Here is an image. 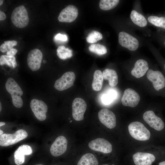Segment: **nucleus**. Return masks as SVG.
I'll return each instance as SVG.
<instances>
[{
  "label": "nucleus",
  "mask_w": 165,
  "mask_h": 165,
  "mask_svg": "<svg viewBox=\"0 0 165 165\" xmlns=\"http://www.w3.org/2000/svg\"><path fill=\"white\" fill-rule=\"evenodd\" d=\"M5 87L7 91L11 95L13 105L17 108L22 107L23 101L21 96L23 93L17 83L13 79L9 78L6 81Z\"/></svg>",
  "instance_id": "1"
},
{
  "label": "nucleus",
  "mask_w": 165,
  "mask_h": 165,
  "mask_svg": "<svg viewBox=\"0 0 165 165\" xmlns=\"http://www.w3.org/2000/svg\"><path fill=\"white\" fill-rule=\"evenodd\" d=\"M11 19L12 23L17 27L23 28L26 27L29 23V18L24 6H20L14 9L12 13Z\"/></svg>",
  "instance_id": "2"
},
{
  "label": "nucleus",
  "mask_w": 165,
  "mask_h": 165,
  "mask_svg": "<svg viewBox=\"0 0 165 165\" xmlns=\"http://www.w3.org/2000/svg\"><path fill=\"white\" fill-rule=\"evenodd\" d=\"M128 128L130 134L135 139L145 141L148 140L150 138V131L141 122H132L129 125Z\"/></svg>",
  "instance_id": "3"
},
{
  "label": "nucleus",
  "mask_w": 165,
  "mask_h": 165,
  "mask_svg": "<svg viewBox=\"0 0 165 165\" xmlns=\"http://www.w3.org/2000/svg\"><path fill=\"white\" fill-rule=\"evenodd\" d=\"M28 136L27 132L20 129L13 134H3L0 136V145L6 147L17 143L26 138Z\"/></svg>",
  "instance_id": "4"
},
{
  "label": "nucleus",
  "mask_w": 165,
  "mask_h": 165,
  "mask_svg": "<svg viewBox=\"0 0 165 165\" xmlns=\"http://www.w3.org/2000/svg\"><path fill=\"white\" fill-rule=\"evenodd\" d=\"M30 106L37 119L41 121L46 119L48 107L43 101L33 99L30 102Z\"/></svg>",
  "instance_id": "5"
},
{
  "label": "nucleus",
  "mask_w": 165,
  "mask_h": 165,
  "mask_svg": "<svg viewBox=\"0 0 165 165\" xmlns=\"http://www.w3.org/2000/svg\"><path fill=\"white\" fill-rule=\"evenodd\" d=\"M75 79V75L73 72H66L55 81L54 86L59 91L66 90L73 85Z\"/></svg>",
  "instance_id": "6"
},
{
  "label": "nucleus",
  "mask_w": 165,
  "mask_h": 165,
  "mask_svg": "<svg viewBox=\"0 0 165 165\" xmlns=\"http://www.w3.org/2000/svg\"><path fill=\"white\" fill-rule=\"evenodd\" d=\"M43 58L42 53L39 49H35L30 51L27 57V64L29 68L33 71L40 68Z\"/></svg>",
  "instance_id": "7"
},
{
  "label": "nucleus",
  "mask_w": 165,
  "mask_h": 165,
  "mask_svg": "<svg viewBox=\"0 0 165 165\" xmlns=\"http://www.w3.org/2000/svg\"><path fill=\"white\" fill-rule=\"evenodd\" d=\"M118 40L119 43L122 46L130 51L136 50L139 46V42L137 39L125 32H119Z\"/></svg>",
  "instance_id": "8"
},
{
  "label": "nucleus",
  "mask_w": 165,
  "mask_h": 165,
  "mask_svg": "<svg viewBox=\"0 0 165 165\" xmlns=\"http://www.w3.org/2000/svg\"><path fill=\"white\" fill-rule=\"evenodd\" d=\"M72 116L74 119L80 121L84 119V115L87 108L85 101L80 98H76L72 103Z\"/></svg>",
  "instance_id": "9"
},
{
  "label": "nucleus",
  "mask_w": 165,
  "mask_h": 165,
  "mask_svg": "<svg viewBox=\"0 0 165 165\" xmlns=\"http://www.w3.org/2000/svg\"><path fill=\"white\" fill-rule=\"evenodd\" d=\"M140 99L137 92L132 89L127 88L124 91L121 102L124 106L134 107L138 105Z\"/></svg>",
  "instance_id": "10"
},
{
  "label": "nucleus",
  "mask_w": 165,
  "mask_h": 165,
  "mask_svg": "<svg viewBox=\"0 0 165 165\" xmlns=\"http://www.w3.org/2000/svg\"><path fill=\"white\" fill-rule=\"evenodd\" d=\"M89 147L92 150L105 153H110L112 151L111 144L106 139L97 138L91 141L88 144Z\"/></svg>",
  "instance_id": "11"
},
{
  "label": "nucleus",
  "mask_w": 165,
  "mask_h": 165,
  "mask_svg": "<svg viewBox=\"0 0 165 165\" xmlns=\"http://www.w3.org/2000/svg\"><path fill=\"white\" fill-rule=\"evenodd\" d=\"M68 141L62 136L57 137L52 144L50 149V152L54 156H58L64 154L67 149Z\"/></svg>",
  "instance_id": "12"
},
{
  "label": "nucleus",
  "mask_w": 165,
  "mask_h": 165,
  "mask_svg": "<svg viewBox=\"0 0 165 165\" xmlns=\"http://www.w3.org/2000/svg\"><path fill=\"white\" fill-rule=\"evenodd\" d=\"M147 77L149 80L152 82L154 89L156 91L165 87V78L159 71H154L149 69L147 71Z\"/></svg>",
  "instance_id": "13"
},
{
  "label": "nucleus",
  "mask_w": 165,
  "mask_h": 165,
  "mask_svg": "<svg viewBox=\"0 0 165 165\" xmlns=\"http://www.w3.org/2000/svg\"><path fill=\"white\" fill-rule=\"evenodd\" d=\"M143 119L150 127L157 131H160L164 127V124L162 119L156 116L152 111H148L143 115Z\"/></svg>",
  "instance_id": "14"
},
{
  "label": "nucleus",
  "mask_w": 165,
  "mask_h": 165,
  "mask_svg": "<svg viewBox=\"0 0 165 165\" xmlns=\"http://www.w3.org/2000/svg\"><path fill=\"white\" fill-rule=\"evenodd\" d=\"M98 118L101 122L109 129L114 128L116 126V117L111 111L107 109H102L98 113Z\"/></svg>",
  "instance_id": "15"
},
{
  "label": "nucleus",
  "mask_w": 165,
  "mask_h": 165,
  "mask_svg": "<svg viewBox=\"0 0 165 165\" xmlns=\"http://www.w3.org/2000/svg\"><path fill=\"white\" fill-rule=\"evenodd\" d=\"M78 14L77 8L72 5H69L62 9L58 19L61 22L70 23L73 21Z\"/></svg>",
  "instance_id": "16"
},
{
  "label": "nucleus",
  "mask_w": 165,
  "mask_h": 165,
  "mask_svg": "<svg viewBox=\"0 0 165 165\" xmlns=\"http://www.w3.org/2000/svg\"><path fill=\"white\" fill-rule=\"evenodd\" d=\"M31 147L28 145H23L20 146L14 153V162L17 165L23 163L25 161V155H30L32 153Z\"/></svg>",
  "instance_id": "17"
},
{
  "label": "nucleus",
  "mask_w": 165,
  "mask_h": 165,
  "mask_svg": "<svg viewBox=\"0 0 165 165\" xmlns=\"http://www.w3.org/2000/svg\"><path fill=\"white\" fill-rule=\"evenodd\" d=\"M133 159L135 165H151L155 157L151 153L139 152L134 154Z\"/></svg>",
  "instance_id": "18"
},
{
  "label": "nucleus",
  "mask_w": 165,
  "mask_h": 165,
  "mask_svg": "<svg viewBox=\"0 0 165 165\" xmlns=\"http://www.w3.org/2000/svg\"><path fill=\"white\" fill-rule=\"evenodd\" d=\"M148 70V66L147 62L143 59H139L135 63L131 73L132 75L139 78L144 76Z\"/></svg>",
  "instance_id": "19"
},
{
  "label": "nucleus",
  "mask_w": 165,
  "mask_h": 165,
  "mask_svg": "<svg viewBox=\"0 0 165 165\" xmlns=\"http://www.w3.org/2000/svg\"><path fill=\"white\" fill-rule=\"evenodd\" d=\"M104 79L108 80L112 87L116 86L118 83V77L116 72L112 69L106 68L102 72Z\"/></svg>",
  "instance_id": "20"
},
{
  "label": "nucleus",
  "mask_w": 165,
  "mask_h": 165,
  "mask_svg": "<svg viewBox=\"0 0 165 165\" xmlns=\"http://www.w3.org/2000/svg\"><path fill=\"white\" fill-rule=\"evenodd\" d=\"M103 79V76L101 72L98 70H96L94 73L92 85V89L94 90L99 91L101 89Z\"/></svg>",
  "instance_id": "21"
},
{
  "label": "nucleus",
  "mask_w": 165,
  "mask_h": 165,
  "mask_svg": "<svg viewBox=\"0 0 165 165\" xmlns=\"http://www.w3.org/2000/svg\"><path fill=\"white\" fill-rule=\"evenodd\" d=\"M98 161L92 154L87 153L82 156L77 165H98Z\"/></svg>",
  "instance_id": "22"
},
{
  "label": "nucleus",
  "mask_w": 165,
  "mask_h": 165,
  "mask_svg": "<svg viewBox=\"0 0 165 165\" xmlns=\"http://www.w3.org/2000/svg\"><path fill=\"white\" fill-rule=\"evenodd\" d=\"M130 18L134 24L140 27H144L147 25V22L145 18L135 10L131 11Z\"/></svg>",
  "instance_id": "23"
},
{
  "label": "nucleus",
  "mask_w": 165,
  "mask_h": 165,
  "mask_svg": "<svg viewBox=\"0 0 165 165\" xmlns=\"http://www.w3.org/2000/svg\"><path fill=\"white\" fill-rule=\"evenodd\" d=\"M57 55L62 60H65L71 58L72 56V51L64 46H59L57 50Z\"/></svg>",
  "instance_id": "24"
},
{
  "label": "nucleus",
  "mask_w": 165,
  "mask_h": 165,
  "mask_svg": "<svg viewBox=\"0 0 165 165\" xmlns=\"http://www.w3.org/2000/svg\"><path fill=\"white\" fill-rule=\"evenodd\" d=\"M0 64L1 65L6 64L10 67L14 68L17 66L15 57L14 56L1 55L0 57Z\"/></svg>",
  "instance_id": "25"
},
{
  "label": "nucleus",
  "mask_w": 165,
  "mask_h": 165,
  "mask_svg": "<svg viewBox=\"0 0 165 165\" xmlns=\"http://www.w3.org/2000/svg\"><path fill=\"white\" fill-rule=\"evenodd\" d=\"M119 2V0H101L99 2V7L103 10H109L115 7Z\"/></svg>",
  "instance_id": "26"
},
{
  "label": "nucleus",
  "mask_w": 165,
  "mask_h": 165,
  "mask_svg": "<svg viewBox=\"0 0 165 165\" xmlns=\"http://www.w3.org/2000/svg\"><path fill=\"white\" fill-rule=\"evenodd\" d=\"M148 20L153 25L165 29V17L151 16L148 17Z\"/></svg>",
  "instance_id": "27"
},
{
  "label": "nucleus",
  "mask_w": 165,
  "mask_h": 165,
  "mask_svg": "<svg viewBox=\"0 0 165 165\" xmlns=\"http://www.w3.org/2000/svg\"><path fill=\"white\" fill-rule=\"evenodd\" d=\"M117 96V93L115 90H110L102 96L101 101L105 105H109L116 99Z\"/></svg>",
  "instance_id": "28"
},
{
  "label": "nucleus",
  "mask_w": 165,
  "mask_h": 165,
  "mask_svg": "<svg viewBox=\"0 0 165 165\" xmlns=\"http://www.w3.org/2000/svg\"><path fill=\"white\" fill-rule=\"evenodd\" d=\"M89 49L90 52L99 55L105 54L107 52L106 47L99 44H91L89 46Z\"/></svg>",
  "instance_id": "29"
},
{
  "label": "nucleus",
  "mask_w": 165,
  "mask_h": 165,
  "mask_svg": "<svg viewBox=\"0 0 165 165\" xmlns=\"http://www.w3.org/2000/svg\"><path fill=\"white\" fill-rule=\"evenodd\" d=\"M17 44V42L15 40L5 41L0 46V51L2 53L9 52Z\"/></svg>",
  "instance_id": "30"
},
{
  "label": "nucleus",
  "mask_w": 165,
  "mask_h": 165,
  "mask_svg": "<svg viewBox=\"0 0 165 165\" xmlns=\"http://www.w3.org/2000/svg\"><path fill=\"white\" fill-rule=\"evenodd\" d=\"M102 35L100 32L93 31L89 34L86 39L87 42L89 43H94L102 39Z\"/></svg>",
  "instance_id": "31"
},
{
  "label": "nucleus",
  "mask_w": 165,
  "mask_h": 165,
  "mask_svg": "<svg viewBox=\"0 0 165 165\" xmlns=\"http://www.w3.org/2000/svg\"><path fill=\"white\" fill-rule=\"evenodd\" d=\"M55 40L63 42H66L68 40V37L66 35L58 33L54 37Z\"/></svg>",
  "instance_id": "32"
},
{
  "label": "nucleus",
  "mask_w": 165,
  "mask_h": 165,
  "mask_svg": "<svg viewBox=\"0 0 165 165\" xmlns=\"http://www.w3.org/2000/svg\"><path fill=\"white\" fill-rule=\"evenodd\" d=\"M17 52V49L13 48L12 50H10V51L7 52L6 53L7 55L9 56H14L16 53Z\"/></svg>",
  "instance_id": "33"
},
{
  "label": "nucleus",
  "mask_w": 165,
  "mask_h": 165,
  "mask_svg": "<svg viewBox=\"0 0 165 165\" xmlns=\"http://www.w3.org/2000/svg\"><path fill=\"white\" fill-rule=\"evenodd\" d=\"M6 14H5V13L3 12L0 10V20L1 21L4 20L6 19Z\"/></svg>",
  "instance_id": "34"
},
{
  "label": "nucleus",
  "mask_w": 165,
  "mask_h": 165,
  "mask_svg": "<svg viewBox=\"0 0 165 165\" xmlns=\"http://www.w3.org/2000/svg\"><path fill=\"white\" fill-rule=\"evenodd\" d=\"M159 165H165V161H163L160 163Z\"/></svg>",
  "instance_id": "35"
},
{
  "label": "nucleus",
  "mask_w": 165,
  "mask_h": 165,
  "mask_svg": "<svg viewBox=\"0 0 165 165\" xmlns=\"http://www.w3.org/2000/svg\"><path fill=\"white\" fill-rule=\"evenodd\" d=\"M5 123L4 122H0V127H1V126L5 125Z\"/></svg>",
  "instance_id": "36"
},
{
  "label": "nucleus",
  "mask_w": 165,
  "mask_h": 165,
  "mask_svg": "<svg viewBox=\"0 0 165 165\" xmlns=\"http://www.w3.org/2000/svg\"><path fill=\"white\" fill-rule=\"evenodd\" d=\"M3 0H0V5L1 6L2 5L3 3Z\"/></svg>",
  "instance_id": "37"
},
{
  "label": "nucleus",
  "mask_w": 165,
  "mask_h": 165,
  "mask_svg": "<svg viewBox=\"0 0 165 165\" xmlns=\"http://www.w3.org/2000/svg\"><path fill=\"white\" fill-rule=\"evenodd\" d=\"M3 133V131L1 130H0V135L2 134Z\"/></svg>",
  "instance_id": "38"
},
{
  "label": "nucleus",
  "mask_w": 165,
  "mask_h": 165,
  "mask_svg": "<svg viewBox=\"0 0 165 165\" xmlns=\"http://www.w3.org/2000/svg\"><path fill=\"white\" fill-rule=\"evenodd\" d=\"M2 110V105L1 103H0V111L1 112Z\"/></svg>",
  "instance_id": "39"
},
{
  "label": "nucleus",
  "mask_w": 165,
  "mask_h": 165,
  "mask_svg": "<svg viewBox=\"0 0 165 165\" xmlns=\"http://www.w3.org/2000/svg\"><path fill=\"white\" fill-rule=\"evenodd\" d=\"M35 165H44L42 164H35Z\"/></svg>",
  "instance_id": "40"
},
{
  "label": "nucleus",
  "mask_w": 165,
  "mask_h": 165,
  "mask_svg": "<svg viewBox=\"0 0 165 165\" xmlns=\"http://www.w3.org/2000/svg\"><path fill=\"white\" fill-rule=\"evenodd\" d=\"M43 62H44V63H46V61H43Z\"/></svg>",
  "instance_id": "41"
},
{
  "label": "nucleus",
  "mask_w": 165,
  "mask_h": 165,
  "mask_svg": "<svg viewBox=\"0 0 165 165\" xmlns=\"http://www.w3.org/2000/svg\"><path fill=\"white\" fill-rule=\"evenodd\" d=\"M108 165V164H103V165Z\"/></svg>",
  "instance_id": "42"
},
{
  "label": "nucleus",
  "mask_w": 165,
  "mask_h": 165,
  "mask_svg": "<svg viewBox=\"0 0 165 165\" xmlns=\"http://www.w3.org/2000/svg\"><path fill=\"white\" fill-rule=\"evenodd\" d=\"M164 67H165V65H164Z\"/></svg>",
  "instance_id": "43"
},
{
  "label": "nucleus",
  "mask_w": 165,
  "mask_h": 165,
  "mask_svg": "<svg viewBox=\"0 0 165 165\" xmlns=\"http://www.w3.org/2000/svg\"><path fill=\"white\" fill-rule=\"evenodd\" d=\"M164 44H165V42Z\"/></svg>",
  "instance_id": "44"
}]
</instances>
